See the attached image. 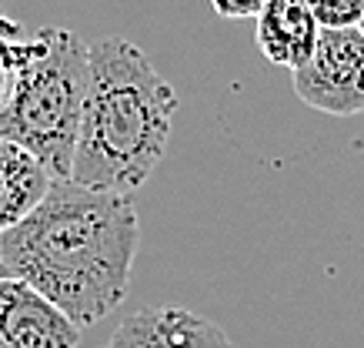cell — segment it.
<instances>
[{
    "instance_id": "6da1fadb",
    "label": "cell",
    "mask_w": 364,
    "mask_h": 348,
    "mask_svg": "<svg viewBox=\"0 0 364 348\" xmlns=\"http://www.w3.org/2000/svg\"><path fill=\"white\" fill-rule=\"evenodd\" d=\"M137 245L141 221L131 194L54 181L44 201L0 235V261L7 275L87 328L127 298Z\"/></svg>"
},
{
    "instance_id": "7a4b0ae2",
    "label": "cell",
    "mask_w": 364,
    "mask_h": 348,
    "mask_svg": "<svg viewBox=\"0 0 364 348\" xmlns=\"http://www.w3.org/2000/svg\"><path fill=\"white\" fill-rule=\"evenodd\" d=\"M177 107V90L137 44L124 37L87 44V94L70 181L134 198L164 157Z\"/></svg>"
},
{
    "instance_id": "3957f363",
    "label": "cell",
    "mask_w": 364,
    "mask_h": 348,
    "mask_svg": "<svg viewBox=\"0 0 364 348\" xmlns=\"http://www.w3.org/2000/svg\"><path fill=\"white\" fill-rule=\"evenodd\" d=\"M0 60L11 74L0 101V141L33 154L54 181H70L87 44L67 27H41L27 37L14 21H0Z\"/></svg>"
},
{
    "instance_id": "277c9868",
    "label": "cell",
    "mask_w": 364,
    "mask_h": 348,
    "mask_svg": "<svg viewBox=\"0 0 364 348\" xmlns=\"http://www.w3.org/2000/svg\"><path fill=\"white\" fill-rule=\"evenodd\" d=\"M294 94L321 114L354 117L364 114V37L358 27L321 31L318 47L294 70Z\"/></svg>"
},
{
    "instance_id": "5b68a950",
    "label": "cell",
    "mask_w": 364,
    "mask_h": 348,
    "mask_svg": "<svg viewBox=\"0 0 364 348\" xmlns=\"http://www.w3.org/2000/svg\"><path fill=\"white\" fill-rule=\"evenodd\" d=\"M80 328L33 285L0 278V348H77Z\"/></svg>"
},
{
    "instance_id": "8992f818",
    "label": "cell",
    "mask_w": 364,
    "mask_h": 348,
    "mask_svg": "<svg viewBox=\"0 0 364 348\" xmlns=\"http://www.w3.org/2000/svg\"><path fill=\"white\" fill-rule=\"evenodd\" d=\"M104 348H234L210 318L188 308H141L117 325Z\"/></svg>"
},
{
    "instance_id": "52a82bcc",
    "label": "cell",
    "mask_w": 364,
    "mask_h": 348,
    "mask_svg": "<svg viewBox=\"0 0 364 348\" xmlns=\"http://www.w3.org/2000/svg\"><path fill=\"white\" fill-rule=\"evenodd\" d=\"M254 37H257L261 54L271 64L287 68L294 74L311 60L321 27L311 14L308 0H264V7L257 14Z\"/></svg>"
},
{
    "instance_id": "ba28073f",
    "label": "cell",
    "mask_w": 364,
    "mask_h": 348,
    "mask_svg": "<svg viewBox=\"0 0 364 348\" xmlns=\"http://www.w3.org/2000/svg\"><path fill=\"white\" fill-rule=\"evenodd\" d=\"M54 188L44 164L23 147L0 141V235L17 228Z\"/></svg>"
},
{
    "instance_id": "9c48e42d",
    "label": "cell",
    "mask_w": 364,
    "mask_h": 348,
    "mask_svg": "<svg viewBox=\"0 0 364 348\" xmlns=\"http://www.w3.org/2000/svg\"><path fill=\"white\" fill-rule=\"evenodd\" d=\"M308 7L321 31H348L361 21L364 0H308Z\"/></svg>"
},
{
    "instance_id": "30bf717a",
    "label": "cell",
    "mask_w": 364,
    "mask_h": 348,
    "mask_svg": "<svg viewBox=\"0 0 364 348\" xmlns=\"http://www.w3.org/2000/svg\"><path fill=\"white\" fill-rule=\"evenodd\" d=\"M210 7L224 21H244V17H257L264 0H210Z\"/></svg>"
},
{
    "instance_id": "8fae6325",
    "label": "cell",
    "mask_w": 364,
    "mask_h": 348,
    "mask_svg": "<svg viewBox=\"0 0 364 348\" xmlns=\"http://www.w3.org/2000/svg\"><path fill=\"white\" fill-rule=\"evenodd\" d=\"M7 78H11V74H7L4 60H0V101H4V90H7Z\"/></svg>"
},
{
    "instance_id": "7c38bea8",
    "label": "cell",
    "mask_w": 364,
    "mask_h": 348,
    "mask_svg": "<svg viewBox=\"0 0 364 348\" xmlns=\"http://www.w3.org/2000/svg\"><path fill=\"white\" fill-rule=\"evenodd\" d=\"M358 31H361V37H364V14H361V21H358Z\"/></svg>"
},
{
    "instance_id": "4fadbf2b",
    "label": "cell",
    "mask_w": 364,
    "mask_h": 348,
    "mask_svg": "<svg viewBox=\"0 0 364 348\" xmlns=\"http://www.w3.org/2000/svg\"><path fill=\"white\" fill-rule=\"evenodd\" d=\"M4 275H7V268H4V261H0V278H4Z\"/></svg>"
},
{
    "instance_id": "5bb4252c",
    "label": "cell",
    "mask_w": 364,
    "mask_h": 348,
    "mask_svg": "<svg viewBox=\"0 0 364 348\" xmlns=\"http://www.w3.org/2000/svg\"><path fill=\"white\" fill-rule=\"evenodd\" d=\"M0 21H4V14H0Z\"/></svg>"
}]
</instances>
